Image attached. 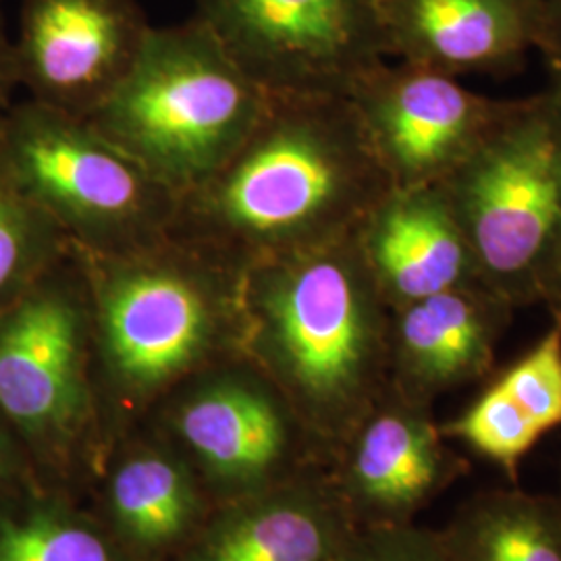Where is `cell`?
<instances>
[{"mask_svg":"<svg viewBox=\"0 0 561 561\" xmlns=\"http://www.w3.org/2000/svg\"><path fill=\"white\" fill-rule=\"evenodd\" d=\"M194 18L271 96H350L389 59L375 0H196Z\"/></svg>","mask_w":561,"mask_h":561,"instance_id":"9","label":"cell"},{"mask_svg":"<svg viewBox=\"0 0 561 561\" xmlns=\"http://www.w3.org/2000/svg\"><path fill=\"white\" fill-rule=\"evenodd\" d=\"M80 256L102 433L125 431L181 382L243 354L245 271L173 238L123 256Z\"/></svg>","mask_w":561,"mask_h":561,"instance_id":"3","label":"cell"},{"mask_svg":"<svg viewBox=\"0 0 561 561\" xmlns=\"http://www.w3.org/2000/svg\"><path fill=\"white\" fill-rule=\"evenodd\" d=\"M514 312L479 283L391 310L389 385L433 405L456 389L486 381Z\"/></svg>","mask_w":561,"mask_h":561,"instance_id":"13","label":"cell"},{"mask_svg":"<svg viewBox=\"0 0 561 561\" xmlns=\"http://www.w3.org/2000/svg\"><path fill=\"white\" fill-rule=\"evenodd\" d=\"M354 240L389 310L479 283L470 243L442 185L391 187L362 219Z\"/></svg>","mask_w":561,"mask_h":561,"instance_id":"16","label":"cell"},{"mask_svg":"<svg viewBox=\"0 0 561 561\" xmlns=\"http://www.w3.org/2000/svg\"><path fill=\"white\" fill-rule=\"evenodd\" d=\"M243 356L275 382L324 463L389 385L391 310L354 233L243 275Z\"/></svg>","mask_w":561,"mask_h":561,"instance_id":"2","label":"cell"},{"mask_svg":"<svg viewBox=\"0 0 561 561\" xmlns=\"http://www.w3.org/2000/svg\"><path fill=\"white\" fill-rule=\"evenodd\" d=\"M393 187L442 185L512 111L458 78L387 60L347 96Z\"/></svg>","mask_w":561,"mask_h":561,"instance_id":"10","label":"cell"},{"mask_svg":"<svg viewBox=\"0 0 561 561\" xmlns=\"http://www.w3.org/2000/svg\"><path fill=\"white\" fill-rule=\"evenodd\" d=\"M0 419L36 474H65L102 435L92 375V294L73 252L0 312Z\"/></svg>","mask_w":561,"mask_h":561,"instance_id":"7","label":"cell"},{"mask_svg":"<svg viewBox=\"0 0 561 561\" xmlns=\"http://www.w3.org/2000/svg\"><path fill=\"white\" fill-rule=\"evenodd\" d=\"M387 57L458 78L516 71L537 50L545 0H375Z\"/></svg>","mask_w":561,"mask_h":561,"instance_id":"15","label":"cell"},{"mask_svg":"<svg viewBox=\"0 0 561 561\" xmlns=\"http://www.w3.org/2000/svg\"><path fill=\"white\" fill-rule=\"evenodd\" d=\"M560 500H561V495H560Z\"/></svg>","mask_w":561,"mask_h":561,"instance_id":"27","label":"cell"},{"mask_svg":"<svg viewBox=\"0 0 561 561\" xmlns=\"http://www.w3.org/2000/svg\"><path fill=\"white\" fill-rule=\"evenodd\" d=\"M0 561H138L102 518L41 479L0 493Z\"/></svg>","mask_w":561,"mask_h":561,"instance_id":"20","label":"cell"},{"mask_svg":"<svg viewBox=\"0 0 561 561\" xmlns=\"http://www.w3.org/2000/svg\"><path fill=\"white\" fill-rule=\"evenodd\" d=\"M41 479L27 458L20 439L0 419V493L18 486L21 482Z\"/></svg>","mask_w":561,"mask_h":561,"instance_id":"23","label":"cell"},{"mask_svg":"<svg viewBox=\"0 0 561 561\" xmlns=\"http://www.w3.org/2000/svg\"><path fill=\"white\" fill-rule=\"evenodd\" d=\"M20 90L18 67H15V48L13 38L7 32L2 0H0V121L9 113L15 102V92Z\"/></svg>","mask_w":561,"mask_h":561,"instance_id":"25","label":"cell"},{"mask_svg":"<svg viewBox=\"0 0 561 561\" xmlns=\"http://www.w3.org/2000/svg\"><path fill=\"white\" fill-rule=\"evenodd\" d=\"M537 50L541 53L549 69V83H556L561 88V0H545Z\"/></svg>","mask_w":561,"mask_h":561,"instance_id":"24","label":"cell"},{"mask_svg":"<svg viewBox=\"0 0 561 561\" xmlns=\"http://www.w3.org/2000/svg\"><path fill=\"white\" fill-rule=\"evenodd\" d=\"M146 419L221 505L327 466L275 382L243 354L181 382Z\"/></svg>","mask_w":561,"mask_h":561,"instance_id":"8","label":"cell"},{"mask_svg":"<svg viewBox=\"0 0 561 561\" xmlns=\"http://www.w3.org/2000/svg\"><path fill=\"white\" fill-rule=\"evenodd\" d=\"M541 304L549 310V314H561V233L542 275Z\"/></svg>","mask_w":561,"mask_h":561,"instance_id":"26","label":"cell"},{"mask_svg":"<svg viewBox=\"0 0 561 561\" xmlns=\"http://www.w3.org/2000/svg\"><path fill=\"white\" fill-rule=\"evenodd\" d=\"M460 414L442 422L443 437L518 481L524 458L561 428V314L526 352L482 381Z\"/></svg>","mask_w":561,"mask_h":561,"instance_id":"17","label":"cell"},{"mask_svg":"<svg viewBox=\"0 0 561 561\" xmlns=\"http://www.w3.org/2000/svg\"><path fill=\"white\" fill-rule=\"evenodd\" d=\"M71 252L73 243L23 192L0 148V312Z\"/></svg>","mask_w":561,"mask_h":561,"instance_id":"21","label":"cell"},{"mask_svg":"<svg viewBox=\"0 0 561 561\" xmlns=\"http://www.w3.org/2000/svg\"><path fill=\"white\" fill-rule=\"evenodd\" d=\"M136 442L106 470L102 522L136 560H178L208 520V493L161 435Z\"/></svg>","mask_w":561,"mask_h":561,"instance_id":"18","label":"cell"},{"mask_svg":"<svg viewBox=\"0 0 561 561\" xmlns=\"http://www.w3.org/2000/svg\"><path fill=\"white\" fill-rule=\"evenodd\" d=\"M391 187L347 96H271L233 157L181 196L169 238L248 271L352 236Z\"/></svg>","mask_w":561,"mask_h":561,"instance_id":"1","label":"cell"},{"mask_svg":"<svg viewBox=\"0 0 561 561\" xmlns=\"http://www.w3.org/2000/svg\"><path fill=\"white\" fill-rule=\"evenodd\" d=\"M150 30L138 0H23L13 38L20 88L90 119L129 76Z\"/></svg>","mask_w":561,"mask_h":561,"instance_id":"12","label":"cell"},{"mask_svg":"<svg viewBox=\"0 0 561 561\" xmlns=\"http://www.w3.org/2000/svg\"><path fill=\"white\" fill-rule=\"evenodd\" d=\"M340 561H449L439 530L412 524L358 528Z\"/></svg>","mask_w":561,"mask_h":561,"instance_id":"22","label":"cell"},{"mask_svg":"<svg viewBox=\"0 0 561 561\" xmlns=\"http://www.w3.org/2000/svg\"><path fill=\"white\" fill-rule=\"evenodd\" d=\"M356 528L412 524L426 505L470 474V461L443 437L433 405L387 385L327 463Z\"/></svg>","mask_w":561,"mask_h":561,"instance_id":"11","label":"cell"},{"mask_svg":"<svg viewBox=\"0 0 561 561\" xmlns=\"http://www.w3.org/2000/svg\"><path fill=\"white\" fill-rule=\"evenodd\" d=\"M449 561H561V500L486 489L439 528Z\"/></svg>","mask_w":561,"mask_h":561,"instance_id":"19","label":"cell"},{"mask_svg":"<svg viewBox=\"0 0 561 561\" xmlns=\"http://www.w3.org/2000/svg\"><path fill=\"white\" fill-rule=\"evenodd\" d=\"M268 101L192 18L152 25L129 76L85 121L181 198L233 157Z\"/></svg>","mask_w":561,"mask_h":561,"instance_id":"4","label":"cell"},{"mask_svg":"<svg viewBox=\"0 0 561 561\" xmlns=\"http://www.w3.org/2000/svg\"><path fill=\"white\" fill-rule=\"evenodd\" d=\"M0 148L23 192L88 256H123L171 236L180 198L80 117L15 101Z\"/></svg>","mask_w":561,"mask_h":561,"instance_id":"6","label":"cell"},{"mask_svg":"<svg viewBox=\"0 0 561 561\" xmlns=\"http://www.w3.org/2000/svg\"><path fill=\"white\" fill-rule=\"evenodd\" d=\"M482 287L512 308L541 304L561 233V88L516 99L481 146L443 181Z\"/></svg>","mask_w":561,"mask_h":561,"instance_id":"5","label":"cell"},{"mask_svg":"<svg viewBox=\"0 0 561 561\" xmlns=\"http://www.w3.org/2000/svg\"><path fill=\"white\" fill-rule=\"evenodd\" d=\"M356 530L321 463L222 503L175 561H340Z\"/></svg>","mask_w":561,"mask_h":561,"instance_id":"14","label":"cell"}]
</instances>
